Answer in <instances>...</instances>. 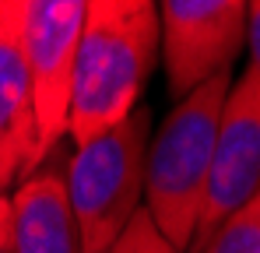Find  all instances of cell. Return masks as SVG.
Returning <instances> with one entry per match:
<instances>
[{
  "mask_svg": "<svg viewBox=\"0 0 260 253\" xmlns=\"http://www.w3.org/2000/svg\"><path fill=\"white\" fill-rule=\"evenodd\" d=\"M158 64V4L88 0L71 102V144L120 126L141 109L144 84Z\"/></svg>",
  "mask_w": 260,
  "mask_h": 253,
  "instance_id": "cell-1",
  "label": "cell"
},
{
  "mask_svg": "<svg viewBox=\"0 0 260 253\" xmlns=\"http://www.w3.org/2000/svg\"><path fill=\"white\" fill-rule=\"evenodd\" d=\"M229 88H232V74L190 91L173 106V113L158 123V130L148 141L144 211L176 253L190 250L201 225L218 116Z\"/></svg>",
  "mask_w": 260,
  "mask_h": 253,
  "instance_id": "cell-2",
  "label": "cell"
},
{
  "mask_svg": "<svg viewBox=\"0 0 260 253\" xmlns=\"http://www.w3.org/2000/svg\"><path fill=\"white\" fill-rule=\"evenodd\" d=\"M148 141H151V113L148 106H141L120 126L71 151L63 190L81 229L85 253H106L144 211Z\"/></svg>",
  "mask_w": 260,
  "mask_h": 253,
  "instance_id": "cell-3",
  "label": "cell"
},
{
  "mask_svg": "<svg viewBox=\"0 0 260 253\" xmlns=\"http://www.w3.org/2000/svg\"><path fill=\"white\" fill-rule=\"evenodd\" d=\"M85 21V0H25V78L32 109L28 176L67 141L74 102V64Z\"/></svg>",
  "mask_w": 260,
  "mask_h": 253,
  "instance_id": "cell-4",
  "label": "cell"
},
{
  "mask_svg": "<svg viewBox=\"0 0 260 253\" xmlns=\"http://www.w3.org/2000/svg\"><path fill=\"white\" fill-rule=\"evenodd\" d=\"M246 46L243 0H166L158 4V56L176 102L215 78L232 74Z\"/></svg>",
  "mask_w": 260,
  "mask_h": 253,
  "instance_id": "cell-5",
  "label": "cell"
},
{
  "mask_svg": "<svg viewBox=\"0 0 260 253\" xmlns=\"http://www.w3.org/2000/svg\"><path fill=\"white\" fill-rule=\"evenodd\" d=\"M260 190V78L246 67L225 95L208 172V194L197 236L243 208ZM193 236V239H197Z\"/></svg>",
  "mask_w": 260,
  "mask_h": 253,
  "instance_id": "cell-6",
  "label": "cell"
},
{
  "mask_svg": "<svg viewBox=\"0 0 260 253\" xmlns=\"http://www.w3.org/2000/svg\"><path fill=\"white\" fill-rule=\"evenodd\" d=\"M25 0H0V197L28 179L32 109L25 78Z\"/></svg>",
  "mask_w": 260,
  "mask_h": 253,
  "instance_id": "cell-7",
  "label": "cell"
},
{
  "mask_svg": "<svg viewBox=\"0 0 260 253\" xmlns=\"http://www.w3.org/2000/svg\"><path fill=\"white\" fill-rule=\"evenodd\" d=\"M11 218L18 253H85L60 172L39 169L21 179L11 190Z\"/></svg>",
  "mask_w": 260,
  "mask_h": 253,
  "instance_id": "cell-8",
  "label": "cell"
},
{
  "mask_svg": "<svg viewBox=\"0 0 260 253\" xmlns=\"http://www.w3.org/2000/svg\"><path fill=\"white\" fill-rule=\"evenodd\" d=\"M186 253H260V190L215 229L201 232Z\"/></svg>",
  "mask_w": 260,
  "mask_h": 253,
  "instance_id": "cell-9",
  "label": "cell"
},
{
  "mask_svg": "<svg viewBox=\"0 0 260 253\" xmlns=\"http://www.w3.org/2000/svg\"><path fill=\"white\" fill-rule=\"evenodd\" d=\"M106 253H176V250L166 243V236L155 229V222L148 218V211H141L127 229H123V236Z\"/></svg>",
  "mask_w": 260,
  "mask_h": 253,
  "instance_id": "cell-10",
  "label": "cell"
},
{
  "mask_svg": "<svg viewBox=\"0 0 260 253\" xmlns=\"http://www.w3.org/2000/svg\"><path fill=\"white\" fill-rule=\"evenodd\" d=\"M246 49H250V71L260 78V0L246 4Z\"/></svg>",
  "mask_w": 260,
  "mask_h": 253,
  "instance_id": "cell-11",
  "label": "cell"
},
{
  "mask_svg": "<svg viewBox=\"0 0 260 253\" xmlns=\"http://www.w3.org/2000/svg\"><path fill=\"white\" fill-rule=\"evenodd\" d=\"M0 253L14 250V218H11V197H0Z\"/></svg>",
  "mask_w": 260,
  "mask_h": 253,
  "instance_id": "cell-12",
  "label": "cell"
}]
</instances>
